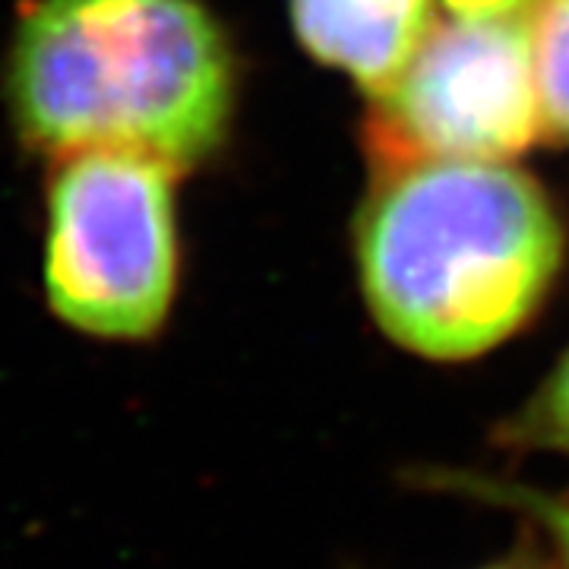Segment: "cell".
Here are the masks:
<instances>
[{
    "label": "cell",
    "mask_w": 569,
    "mask_h": 569,
    "mask_svg": "<svg viewBox=\"0 0 569 569\" xmlns=\"http://www.w3.org/2000/svg\"><path fill=\"white\" fill-rule=\"evenodd\" d=\"M516 443L548 449H569V351L541 387L519 425L512 427Z\"/></svg>",
    "instance_id": "cell-8"
},
{
    "label": "cell",
    "mask_w": 569,
    "mask_h": 569,
    "mask_svg": "<svg viewBox=\"0 0 569 569\" xmlns=\"http://www.w3.org/2000/svg\"><path fill=\"white\" fill-rule=\"evenodd\" d=\"M545 123L569 140V0H545L531 20Z\"/></svg>",
    "instance_id": "cell-7"
},
{
    "label": "cell",
    "mask_w": 569,
    "mask_h": 569,
    "mask_svg": "<svg viewBox=\"0 0 569 569\" xmlns=\"http://www.w3.org/2000/svg\"><path fill=\"white\" fill-rule=\"evenodd\" d=\"M291 20L317 61L346 70L370 96L402 77L433 29L430 0H291Z\"/></svg>",
    "instance_id": "cell-5"
},
{
    "label": "cell",
    "mask_w": 569,
    "mask_h": 569,
    "mask_svg": "<svg viewBox=\"0 0 569 569\" xmlns=\"http://www.w3.org/2000/svg\"><path fill=\"white\" fill-rule=\"evenodd\" d=\"M174 174L121 149L58 159L44 203V301L102 342H146L178 295Z\"/></svg>",
    "instance_id": "cell-3"
},
{
    "label": "cell",
    "mask_w": 569,
    "mask_h": 569,
    "mask_svg": "<svg viewBox=\"0 0 569 569\" xmlns=\"http://www.w3.org/2000/svg\"><path fill=\"white\" fill-rule=\"evenodd\" d=\"M452 17L466 20H490V17H516L519 10L531 7L535 0H443Z\"/></svg>",
    "instance_id": "cell-9"
},
{
    "label": "cell",
    "mask_w": 569,
    "mask_h": 569,
    "mask_svg": "<svg viewBox=\"0 0 569 569\" xmlns=\"http://www.w3.org/2000/svg\"><path fill=\"white\" fill-rule=\"evenodd\" d=\"M389 171L358 238L373 320L433 361L500 346L529 323L563 260V228L545 190L503 162Z\"/></svg>",
    "instance_id": "cell-2"
},
{
    "label": "cell",
    "mask_w": 569,
    "mask_h": 569,
    "mask_svg": "<svg viewBox=\"0 0 569 569\" xmlns=\"http://www.w3.org/2000/svg\"><path fill=\"white\" fill-rule=\"evenodd\" d=\"M3 82L29 149H121L178 174L222 146L234 108L231 48L200 0H32Z\"/></svg>",
    "instance_id": "cell-1"
},
{
    "label": "cell",
    "mask_w": 569,
    "mask_h": 569,
    "mask_svg": "<svg viewBox=\"0 0 569 569\" xmlns=\"http://www.w3.org/2000/svg\"><path fill=\"white\" fill-rule=\"evenodd\" d=\"M545 127L526 17L433 26L402 77L373 96L370 149L387 168L503 162Z\"/></svg>",
    "instance_id": "cell-4"
},
{
    "label": "cell",
    "mask_w": 569,
    "mask_h": 569,
    "mask_svg": "<svg viewBox=\"0 0 569 569\" xmlns=\"http://www.w3.org/2000/svg\"><path fill=\"white\" fill-rule=\"evenodd\" d=\"M437 485L447 490H462L466 497H478L485 503L522 512L535 529L545 531L563 569H569V490L550 493V490H535L516 481L481 478V475H440Z\"/></svg>",
    "instance_id": "cell-6"
},
{
    "label": "cell",
    "mask_w": 569,
    "mask_h": 569,
    "mask_svg": "<svg viewBox=\"0 0 569 569\" xmlns=\"http://www.w3.org/2000/svg\"><path fill=\"white\" fill-rule=\"evenodd\" d=\"M481 569H538V567L529 563V560H503V563H490V567H481Z\"/></svg>",
    "instance_id": "cell-10"
}]
</instances>
